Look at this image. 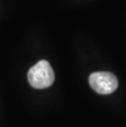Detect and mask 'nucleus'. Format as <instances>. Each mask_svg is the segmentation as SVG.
<instances>
[{
  "label": "nucleus",
  "mask_w": 126,
  "mask_h": 127,
  "mask_svg": "<svg viewBox=\"0 0 126 127\" xmlns=\"http://www.w3.org/2000/svg\"><path fill=\"white\" fill-rule=\"evenodd\" d=\"M89 85L100 94H110L118 88V80L114 74L107 71L94 72L89 76Z\"/></svg>",
  "instance_id": "nucleus-2"
},
{
  "label": "nucleus",
  "mask_w": 126,
  "mask_h": 127,
  "mask_svg": "<svg viewBox=\"0 0 126 127\" xmlns=\"http://www.w3.org/2000/svg\"><path fill=\"white\" fill-rule=\"evenodd\" d=\"M54 71L49 63L46 60L38 62L28 71L29 83L33 88H49L54 82Z\"/></svg>",
  "instance_id": "nucleus-1"
}]
</instances>
